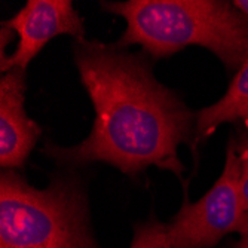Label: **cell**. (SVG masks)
I'll list each match as a JSON object with an SVG mask.
<instances>
[{
	"instance_id": "6da1fadb",
	"label": "cell",
	"mask_w": 248,
	"mask_h": 248,
	"mask_svg": "<svg viewBox=\"0 0 248 248\" xmlns=\"http://www.w3.org/2000/svg\"><path fill=\"white\" fill-rule=\"evenodd\" d=\"M73 60L95 111L91 132L72 147L48 141L42 153L70 170L103 162L129 177L156 167L182 178L178 147L193 150L196 113L156 79L150 57L79 39Z\"/></svg>"
},
{
	"instance_id": "7a4b0ae2",
	"label": "cell",
	"mask_w": 248,
	"mask_h": 248,
	"mask_svg": "<svg viewBox=\"0 0 248 248\" xmlns=\"http://www.w3.org/2000/svg\"><path fill=\"white\" fill-rule=\"evenodd\" d=\"M101 8L126 21L119 48L139 45L153 60L186 46L211 51L229 72L248 61V16L226 0H128L101 2Z\"/></svg>"
},
{
	"instance_id": "3957f363",
	"label": "cell",
	"mask_w": 248,
	"mask_h": 248,
	"mask_svg": "<svg viewBox=\"0 0 248 248\" xmlns=\"http://www.w3.org/2000/svg\"><path fill=\"white\" fill-rule=\"evenodd\" d=\"M0 248H97L82 175L67 170L36 189L18 171L2 170Z\"/></svg>"
},
{
	"instance_id": "277c9868",
	"label": "cell",
	"mask_w": 248,
	"mask_h": 248,
	"mask_svg": "<svg viewBox=\"0 0 248 248\" xmlns=\"http://www.w3.org/2000/svg\"><path fill=\"white\" fill-rule=\"evenodd\" d=\"M247 223L248 210L241 193V159L231 139L217 182L199 201H185L167 223V239L171 248H213L226 235L239 233Z\"/></svg>"
},
{
	"instance_id": "5b68a950",
	"label": "cell",
	"mask_w": 248,
	"mask_h": 248,
	"mask_svg": "<svg viewBox=\"0 0 248 248\" xmlns=\"http://www.w3.org/2000/svg\"><path fill=\"white\" fill-rule=\"evenodd\" d=\"M6 29L18 34L16 49L0 62V70L6 73L12 69L26 70L27 65L49 40L69 34L75 40L85 39L83 18L70 0H29L11 19L2 22Z\"/></svg>"
},
{
	"instance_id": "8992f818",
	"label": "cell",
	"mask_w": 248,
	"mask_h": 248,
	"mask_svg": "<svg viewBox=\"0 0 248 248\" xmlns=\"http://www.w3.org/2000/svg\"><path fill=\"white\" fill-rule=\"evenodd\" d=\"M26 70L12 69L0 78V167L22 171L42 135L26 111Z\"/></svg>"
},
{
	"instance_id": "52a82bcc",
	"label": "cell",
	"mask_w": 248,
	"mask_h": 248,
	"mask_svg": "<svg viewBox=\"0 0 248 248\" xmlns=\"http://www.w3.org/2000/svg\"><path fill=\"white\" fill-rule=\"evenodd\" d=\"M248 113V61L235 73L226 94L217 103L196 111L193 150L223 124H236Z\"/></svg>"
},
{
	"instance_id": "ba28073f",
	"label": "cell",
	"mask_w": 248,
	"mask_h": 248,
	"mask_svg": "<svg viewBox=\"0 0 248 248\" xmlns=\"http://www.w3.org/2000/svg\"><path fill=\"white\" fill-rule=\"evenodd\" d=\"M131 248H171L167 239V224L155 217L137 224Z\"/></svg>"
},
{
	"instance_id": "9c48e42d",
	"label": "cell",
	"mask_w": 248,
	"mask_h": 248,
	"mask_svg": "<svg viewBox=\"0 0 248 248\" xmlns=\"http://www.w3.org/2000/svg\"><path fill=\"white\" fill-rule=\"evenodd\" d=\"M241 159V193L248 210V134L241 131L239 137H232Z\"/></svg>"
},
{
	"instance_id": "30bf717a",
	"label": "cell",
	"mask_w": 248,
	"mask_h": 248,
	"mask_svg": "<svg viewBox=\"0 0 248 248\" xmlns=\"http://www.w3.org/2000/svg\"><path fill=\"white\" fill-rule=\"evenodd\" d=\"M15 31L11 30V29H6L2 26V29H0V62L6 60V45L11 43L14 39H15Z\"/></svg>"
},
{
	"instance_id": "8fae6325",
	"label": "cell",
	"mask_w": 248,
	"mask_h": 248,
	"mask_svg": "<svg viewBox=\"0 0 248 248\" xmlns=\"http://www.w3.org/2000/svg\"><path fill=\"white\" fill-rule=\"evenodd\" d=\"M235 248H248V223L239 232V241L235 245Z\"/></svg>"
},
{
	"instance_id": "7c38bea8",
	"label": "cell",
	"mask_w": 248,
	"mask_h": 248,
	"mask_svg": "<svg viewBox=\"0 0 248 248\" xmlns=\"http://www.w3.org/2000/svg\"><path fill=\"white\" fill-rule=\"evenodd\" d=\"M233 5L236 9H239L244 15L248 16V0H235Z\"/></svg>"
},
{
	"instance_id": "4fadbf2b",
	"label": "cell",
	"mask_w": 248,
	"mask_h": 248,
	"mask_svg": "<svg viewBox=\"0 0 248 248\" xmlns=\"http://www.w3.org/2000/svg\"><path fill=\"white\" fill-rule=\"evenodd\" d=\"M241 129H242L245 134H248V113L241 119Z\"/></svg>"
}]
</instances>
